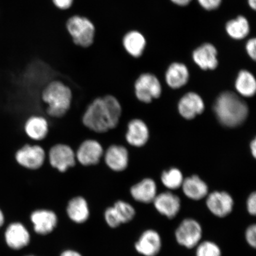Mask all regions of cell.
Wrapping results in <instances>:
<instances>
[{"label":"cell","mask_w":256,"mask_h":256,"mask_svg":"<svg viewBox=\"0 0 256 256\" xmlns=\"http://www.w3.org/2000/svg\"><path fill=\"white\" fill-rule=\"evenodd\" d=\"M153 203L156 209L169 219L174 218L181 207L180 198L168 192L156 195Z\"/></svg>","instance_id":"17"},{"label":"cell","mask_w":256,"mask_h":256,"mask_svg":"<svg viewBox=\"0 0 256 256\" xmlns=\"http://www.w3.org/2000/svg\"><path fill=\"white\" fill-rule=\"evenodd\" d=\"M250 149L252 156L256 158V140H252L250 144Z\"/></svg>","instance_id":"38"},{"label":"cell","mask_w":256,"mask_h":256,"mask_svg":"<svg viewBox=\"0 0 256 256\" xmlns=\"http://www.w3.org/2000/svg\"><path fill=\"white\" fill-rule=\"evenodd\" d=\"M6 241L10 248L19 250L26 247L30 242V235L28 230L20 223L10 225L5 234Z\"/></svg>","instance_id":"20"},{"label":"cell","mask_w":256,"mask_h":256,"mask_svg":"<svg viewBox=\"0 0 256 256\" xmlns=\"http://www.w3.org/2000/svg\"><path fill=\"white\" fill-rule=\"evenodd\" d=\"M52 4L60 10H68L71 8L74 0H51Z\"/></svg>","instance_id":"32"},{"label":"cell","mask_w":256,"mask_h":256,"mask_svg":"<svg viewBox=\"0 0 256 256\" xmlns=\"http://www.w3.org/2000/svg\"><path fill=\"white\" fill-rule=\"evenodd\" d=\"M196 256H222L218 246L211 242H204L198 245Z\"/></svg>","instance_id":"29"},{"label":"cell","mask_w":256,"mask_h":256,"mask_svg":"<svg viewBox=\"0 0 256 256\" xmlns=\"http://www.w3.org/2000/svg\"><path fill=\"white\" fill-rule=\"evenodd\" d=\"M106 222L112 228H116L121 223L119 216H118L116 210L114 207H110L106 210L104 214Z\"/></svg>","instance_id":"30"},{"label":"cell","mask_w":256,"mask_h":256,"mask_svg":"<svg viewBox=\"0 0 256 256\" xmlns=\"http://www.w3.org/2000/svg\"><path fill=\"white\" fill-rule=\"evenodd\" d=\"M161 84L155 76L150 73L140 74L134 83V92L137 100L148 104L162 94Z\"/></svg>","instance_id":"7"},{"label":"cell","mask_w":256,"mask_h":256,"mask_svg":"<svg viewBox=\"0 0 256 256\" xmlns=\"http://www.w3.org/2000/svg\"><path fill=\"white\" fill-rule=\"evenodd\" d=\"M146 41L144 34L138 30H132L124 34L122 39V46L128 56L139 58L143 55Z\"/></svg>","instance_id":"15"},{"label":"cell","mask_w":256,"mask_h":256,"mask_svg":"<svg viewBox=\"0 0 256 256\" xmlns=\"http://www.w3.org/2000/svg\"><path fill=\"white\" fill-rule=\"evenodd\" d=\"M227 34L232 39L242 40L244 39L250 32L248 21L244 16H239L236 18L227 22L226 26Z\"/></svg>","instance_id":"26"},{"label":"cell","mask_w":256,"mask_h":256,"mask_svg":"<svg viewBox=\"0 0 256 256\" xmlns=\"http://www.w3.org/2000/svg\"><path fill=\"white\" fill-rule=\"evenodd\" d=\"M214 110L220 122L228 128H235L247 119V104L234 92L227 91L220 94L214 104Z\"/></svg>","instance_id":"3"},{"label":"cell","mask_w":256,"mask_h":256,"mask_svg":"<svg viewBox=\"0 0 256 256\" xmlns=\"http://www.w3.org/2000/svg\"><path fill=\"white\" fill-rule=\"evenodd\" d=\"M130 194L134 200L140 202H153L156 196V185L152 178H145L132 186Z\"/></svg>","instance_id":"21"},{"label":"cell","mask_w":256,"mask_h":256,"mask_svg":"<svg viewBox=\"0 0 256 256\" xmlns=\"http://www.w3.org/2000/svg\"><path fill=\"white\" fill-rule=\"evenodd\" d=\"M30 219L34 224L35 232L40 235H46L52 232L58 222L56 214L48 210L34 211L32 214Z\"/></svg>","instance_id":"19"},{"label":"cell","mask_w":256,"mask_h":256,"mask_svg":"<svg viewBox=\"0 0 256 256\" xmlns=\"http://www.w3.org/2000/svg\"><path fill=\"white\" fill-rule=\"evenodd\" d=\"M46 105L47 118L59 119L68 113L72 102V92L68 85L58 80L48 83L40 95Z\"/></svg>","instance_id":"2"},{"label":"cell","mask_w":256,"mask_h":256,"mask_svg":"<svg viewBox=\"0 0 256 256\" xmlns=\"http://www.w3.org/2000/svg\"><path fill=\"white\" fill-rule=\"evenodd\" d=\"M174 4L179 6H186L190 4L192 0H171Z\"/></svg>","instance_id":"36"},{"label":"cell","mask_w":256,"mask_h":256,"mask_svg":"<svg viewBox=\"0 0 256 256\" xmlns=\"http://www.w3.org/2000/svg\"><path fill=\"white\" fill-rule=\"evenodd\" d=\"M204 104L199 94L188 92L182 98L178 104L179 114L186 120H193L197 115L202 113Z\"/></svg>","instance_id":"14"},{"label":"cell","mask_w":256,"mask_h":256,"mask_svg":"<svg viewBox=\"0 0 256 256\" xmlns=\"http://www.w3.org/2000/svg\"><path fill=\"white\" fill-rule=\"evenodd\" d=\"M248 4L252 10H256V0H248Z\"/></svg>","instance_id":"39"},{"label":"cell","mask_w":256,"mask_h":256,"mask_svg":"<svg viewBox=\"0 0 256 256\" xmlns=\"http://www.w3.org/2000/svg\"><path fill=\"white\" fill-rule=\"evenodd\" d=\"M200 4L206 10H214L218 8L222 0H197Z\"/></svg>","instance_id":"31"},{"label":"cell","mask_w":256,"mask_h":256,"mask_svg":"<svg viewBox=\"0 0 256 256\" xmlns=\"http://www.w3.org/2000/svg\"><path fill=\"white\" fill-rule=\"evenodd\" d=\"M248 210L252 216L256 214V194L255 192L250 195L248 200Z\"/></svg>","instance_id":"35"},{"label":"cell","mask_w":256,"mask_h":256,"mask_svg":"<svg viewBox=\"0 0 256 256\" xmlns=\"http://www.w3.org/2000/svg\"><path fill=\"white\" fill-rule=\"evenodd\" d=\"M235 87L238 94L246 98H251L256 92V81L254 75L247 70L238 73Z\"/></svg>","instance_id":"25"},{"label":"cell","mask_w":256,"mask_h":256,"mask_svg":"<svg viewBox=\"0 0 256 256\" xmlns=\"http://www.w3.org/2000/svg\"></svg>","instance_id":"41"},{"label":"cell","mask_w":256,"mask_h":256,"mask_svg":"<svg viewBox=\"0 0 256 256\" xmlns=\"http://www.w3.org/2000/svg\"><path fill=\"white\" fill-rule=\"evenodd\" d=\"M206 206L214 215L224 218L232 212L234 200L226 192H214L208 195Z\"/></svg>","instance_id":"13"},{"label":"cell","mask_w":256,"mask_h":256,"mask_svg":"<svg viewBox=\"0 0 256 256\" xmlns=\"http://www.w3.org/2000/svg\"><path fill=\"white\" fill-rule=\"evenodd\" d=\"M47 153L42 146L33 142L24 144L14 152L17 164L28 170L36 171L46 162Z\"/></svg>","instance_id":"5"},{"label":"cell","mask_w":256,"mask_h":256,"mask_svg":"<svg viewBox=\"0 0 256 256\" xmlns=\"http://www.w3.org/2000/svg\"><path fill=\"white\" fill-rule=\"evenodd\" d=\"M24 132L34 143H39L46 138L49 133L50 123L46 117L33 114L24 121Z\"/></svg>","instance_id":"12"},{"label":"cell","mask_w":256,"mask_h":256,"mask_svg":"<svg viewBox=\"0 0 256 256\" xmlns=\"http://www.w3.org/2000/svg\"><path fill=\"white\" fill-rule=\"evenodd\" d=\"M148 128L142 120L132 118L128 121L124 135L128 146L140 148L148 142Z\"/></svg>","instance_id":"11"},{"label":"cell","mask_w":256,"mask_h":256,"mask_svg":"<svg viewBox=\"0 0 256 256\" xmlns=\"http://www.w3.org/2000/svg\"><path fill=\"white\" fill-rule=\"evenodd\" d=\"M122 108L114 96L108 94L94 99L82 116V123L96 134H104L115 129L119 124Z\"/></svg>","instance_id":"1"},{"label":"cell","mask_w":256,"mask_h":256,"mask_svg":"<svg viewBox=\"0 0 256 256\" xmlns=\"http://www.w3.org/2000/svg\"><path fill=\"white\" fill-rule=\"evenodd\" d=\"M66 211L70 218L76 223L84 222L89 217L87 201L82 196H76L70 200Z\"/></svg>","instance_id":"24"},{"label":"cell","mask_w":256,"mask_h":256,"mask_svg":"<svg viewBox=\"0 0 256 256\" xmlns=\"http://www.w3.org/2000/svg\"><path fill=\"white\" fill-rule=\"evenodd\" d=\"M60 256H82L78 252L72 250H66L62 252Z\"/></svg>","instance_id":"37"},{"label":"cell","mask_w":256,"mask_h":256,"mask_svg":"<svg viewBox=\"0 0 256 256\" xmlns=\"http://www.w3.org/2000/svg\"><path fill=\"white\" fill-rule=\"evenodd\" d=\"M66 28L76 46L86 48L94 44L96 35L94 24L85 16H71L66 21Z\"/></svg>","instance_id":"4"},{"label":"cell","mask_w":256,"mask_h":256,"mask_svg":"<svg viewBox=\"0 0 256 256\" xmlns=\"http://www.w3.org/2000/svg\"><path fill=\"white\" fill-rule=\"evenodd\" d=\"M135 248L139 254L144 256H156L162 248L161 238L154 230H146L136 242Z\"/></svg>","instance_id":"18"},{"label":"cell","mask_w":256,"mask_h":256,"mask_svg":"<svg viewBox=\"0 0 256 256\" xmlns=\"http://www.w3.org/2000/svg\"><path fill=\"white\" fill-rule=\"evenodd\" d=\"M246 50L250 57L254 60L256 59V40L252 38L248 41L246 46Z\"/></svg>","instance_id":"34"},{"label":"cell","mask_w":256,"mask_h":256,"mask_svg":"<svg viewBox=\"0 0 256 256\" xmlns=\"http://www.w3.org/2000/svg\"><path fill=\"white\" fill-rule=\"evenodd\" d=\"M218 51L212 44H204L196 48L192 54L194 62L202 70H215L218 66Z\"/></svg>","instance_id":"16"},{"label":"cell","mask_w":256,"mask_h":256,"mask_svg":"<svg viewBox=\"0 0 256 256\" xmlns=\"http://www.w3.org/2000/svg\"><path fill=\"white\" fill-rule=\"evenodd\" d=\"M104 165L114 172L126 170L130 165V153L128 146L122 144H114L104 149L103 159Z\"/></svg>","instance_id":"9"},{"label":"cell","mask_w":256,"mask_h":256,"mask_svg":"<svg viewBox=\"0 0 256 256\" xmlns=\"http://www.w3.org/2000/svg\"><path fill=\"white\" fill-rule=\"evenodd\" d=\"M104 152L103 146L97 140L86 139L75 151L76 162L86 168L98 165L103 159Z\"/></svg>","instance_id":"8"},{"label":"cell","mask_w":256,"mask_h":256,"mask_svg":"<svg viewBox=\"0 0 256 256\" xmlns=\"http://www.w3.org/2000/svg\"><path fill=\"white\" fill-rule=\"evenodd\" d=\"M119 216L121 223L130 222L136 215V210L130 204L122 200H118L114 206Z\"/></svg>","instance_id":"28"},{"label":"cell","mask_w":256,"mask_h":256,"mask_svg":"<svg viewBox=\"0 0 256 256\" xmlns=\"http://www.w3.org/2000/svg\"><path fill=\"white\" fill-rule=\"evenodd\" d=\"M182 187L186 196L192 200H202L208 193L207 184L196 175L184 179Z\"/></svg>","instance_id":"23"},{"label":"cell","mask_w":256,"mask_h":256,"mask_svg":"<svg viewBox=\"0 0 256 256\" xmlns=\"http://www.w3.org/2000/svg\"><path fill=\"white\" fill-rule=\"evenodd\" d=\"M46 153V162L48 164L60 174H64L78 164L75 150L68 144H54L48 150Z\"/></svg>","instance_id":"6"},{"label":"cell","mask_w":256,"mask_h":256,"mask_svg":"<svg viewBox=\"0 0 256 256\" xmlns=\"http://www.w3.org/2000/svg\"><path fill=\"white\" fill-rule=\"evenodd\" d=\"M246 238L248 242L252 247L255 248L256 246V226H249L246 232Z\"/></svg>","instance_id":"33"},{"label":"cell","mask_w":256,"mask_h":256,"mask_svg":"<svg viewBox=\"0 0 256 256\" xmlns=\"http://www.w3.org/2000/svg\"><path fill=\"white\" fill-rule=\"evenodd\" d=\"M4 216H3V214L2 212V210H0V228L3 225V224H4Z\"/></svg>","instance_id":"40"},{"label":"cell","mask_w":256,"mask_h":256,"mask_svg":"<svg viewBox=\"0 0 256 256\" xmlns=\"http://www.w3.org/2000/svg\"><path fill=\"white\" fill-rule=\"evenodd\" d=\"M190 72L184 64L174 62L169 66L166 73V80L170 88L176 89L186 84Z\"/></svg>","instance_id":"22"},{"label":"cell","mask_w":256,"mask_h":256,"mask_svg":"<svg viewBox=\"0 0 256 256\" xmlns=\"http://www.w3.org/2000/svg\"><path fill=\"white\" fill-rule=\"evenodd\" d=\"M202 235L200 224L193 219H186L176 232V238L179 244L192 248L199 244Z\"/></svg>","instance_id":"10"},{"label":"cell","mask_w":256,"mask_h":256,"mask_svg":"<svg viewBox=\"0 0 256 256\" xmlns=\"http://www.w3.org/2000/svg\"><path fill=\"white\" fill-rule=\"evenodd\" d=\"M184 179L183 174L178 169L172 168L162 172V182L169 190H175L182 187Z\"/></svg>","instance_id":"27"}]
</instances>
